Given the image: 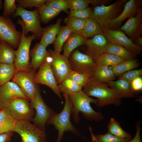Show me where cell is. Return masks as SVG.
I'll return each instance as SVG.
<instances>
[{"mask_svg": "<svg viewBox=\"0 0 142 142\" xmlns=\"http://www.w3.org/2000/svg\"><path fill=\"white\" fill-rule=\"evenodd\" d=\"M105 83L89 77L83 91L88 96L97 98V106L104 107L111 104L118 106L121 103L122 98Z\"/></svg>", "mask_w": 142, "mask_h": 142, "instance_id": "6da1fadb", "label": "cell"}, {"mask_svg": "<svg viewBox=\"0 0 142 142\" xmlns=\"http://www.w3.org/2000/svg\"><path fill=\"white\" fill-rule=\"evenodd\" d=\"M73 104L72 114L74 122L79 123L80 118L79 113L80 112L84 117L90 121H99L103 120L104 117L100 112L94 110L90 103H93L97 105V99H93L86 95L82 90L78 92L69 96Z\"/></svg>", "mask_w": 142, "mask_h": 142, "instance_id": "7a4b0ae2", "label": "cell"}, {"mask_svg": "<svg viewBox=\"0 0 142 142\" xmlns=\"http://www.w3.org/2000/svg\"><path fill=\"white\" fill-rule=\"evenodd\" d=\"M65 100L63 108L61 112L55 113L48 121V124H52L58 131L57 138L55 142H61L65 131L71 132L78 136L82 137L79 130L72 124L70 120L73 104L69 96L63 94Z\"/></svg>", "mask_w": 142, "mask_h": 142, "instance_id": "3957f363", "label": "cell"}, {"mask_svg": "<svg viewBox=\"0 0 142 142\" xmlns=\"http://www.w3.org/2000/svg\"><path fill=\"white\" fill-rule=\"evenodd\" d=\"M17 22L21 25L22 32L18 49L16 51V58L14 64L17 70L30 72L32 70L29 62L30 48L32 41L36 37L33 34L27 36H26L22 21L20 19Z\"/></svg>", "mask_w": 142, "mask_h": 142, "instance_id": "277c9868", "label": "cell"}, {"mask_svg": "<svg viewBox=\"0 0 142 142\" xmlns=\"http://www.w3.org/2000/svg\"><path fill=\"white\" fill-rule=\"evenodd\" d=\"M127 1V0H118L109 6H97L94 8L91 18L99 24L102 29L105 28L110 21L121 13Z\"/></svg>", "mask_w": 142, "mask_h": 142, "instance_id": "5b68a950", "label": "cell"}, {"mask_svg": "<svg viewBox=\"0 0 142 142\" xmlns=\"http://www.w3.org/2000/svg\"><path fill=\"white\" fill-rule=\"evenodd\" d=\"M68 59L71 70L92 77L97 64L89 56L76 50L72 52Z\"/></svg>", "mask_w": 142, "mask_h": 142, "instance_id": "8992f818", "label": "cell"}, {"mask_svg": "<svg viewBox=\"0 0 142 142\" xmlns=\"http://www.w3.org/2000/svg\"><path fill=\"white\" fill-rule=\"evenodd\" d=\"M15 16H19L22 19L24 27V33L26 36L31 32L36 38H41L43 28L41 27L38 8L34 10H26L17 5V8Z\"/></svg>", "mask_w": 142, "mask_h": 142, "instance_id": "52a82bcc", "label": "cell"}, {"mask_svg": "<svg viewBox=\"0 0 142 142\" xmlns=\"http://www.w3.org/2000/svg\"><path fill=\"white\" fill-rule=\"evenodd\" d=\"M30 102L31 106L36 111L35 115L32 121L34 124L45 131L46 124L55 113L45 104L37 86L34 98Z\"/></svg>", "mask_w": 142, "mask_h": 142, "instance_id": "ba28073f", "label": "cell"}, {"mask_svg": "<svg viewBox=\"0 0 142 142\" xmlns=\"http://www.w3.org/2000/svg\"><path fill=\"white\" fill-rule=\"evenodd\" d=\"M12 131L20 135L22 142H46L45 131L30 121H17Z\"/></svg>", "mask_w": 142, "mask_h": 142, "instance_id": "9c48e42d", "label": "cell"}, {"mask_svg": "<svg viewBox=\"0 0 142 142\" xmlns=\"http://www.w3.org/2000/svg\"><path fill=\"white\" fill-rule=\"evenodd\" d=\"M29 101L17 98L11 101L6 108L17 121H30L34 117V112Z\"/></svg>", "mask_w": 142, "mask_h": 142, "instance_id": "30bf717a", "label": "cell"}, {"mask_svg": "<svg viewBox=\"0 0 142 142\" xmlns=\"http://www.w3.org/2000/svg\"><path fill=\"white\" fill-rule=\"evenodd\" d=\"M52 57H47L39 67L34 79L35 84H40L50 87L61 99L62 98L58 85L51 66Z\"/></svg>", "mask_w": 142, "mask_h": 142, "instance_id": "8fae6325", "label": "cell"}, {"mask_svg": "<svg viewBox=\"0 0 142 142\" xmlns=\"http://www.w3.org/2000/svg\"><path fill=\"white\" fill-rule=\"evenodd\" d=\"M102 29V34L107 38L109 42L121 46L136 55L141 54V46L134 43L133 40L128 37L122 31L112 29L107 27Z\"/></svg>", "mask_w": 142, "mask_h": 142, "instance_id": "7c38bea8", "label": "cell"}, {"mask_svg": "<svg viewBox=\"0 0 142 142\" xmlns=\"http://www.w3.org/2000/svg\"><path fill=\"white\" fill-rule=\"evenodd\" d=\"M36 71L33 70L26 72L16 70L12 82L20 88L25 96L30 101L33 99L37 85L34 82Z\"/></svg>", "mask_w": 142, "mask_h": 142, "instance_id": "4fadbf2b", "label": "cell"}, {"mask_svg": "<svg viewBox=\"0 0 142 142\" xmlns=\"http://www.w3.org/2000/svg\"><path fill=\"white\" fill-rule=\"evenodd\" d=\"M22 33L16 29V26L9 18L0 15V38L13 47H18Z\"/></svg>", "mask_w": 142, "mask_h": 142, "instance_id": "5bb4252c", "label": "cell"}, {"mask_svg": "<svg viewBox=\"0 0 142 142\" xmlns=\"http://www.w3.org/2000/svg\"><path fill=\"white\" fill-rule=\"evenodd\" d=\"M51 66L57 83L59 84L68 77L71 69L68 58L60 53L50 49Z\"/></svg>", "mask_w": 142, "mask_h": 142, "instance_id": "9a60e30c", "label": "cell"}, {"mask_svg": "<svg viewBox=\"0 0 142 142\" xmlns=\"http://www.w3.org/2000/svg\"><path fill=\"white\" fill-rule=\"evenodd\" d=\"M141 6V0H130L127 1L122 11L116 18L109 22L107 27L112 29H118L125 19L136 15L139 8Z\"/></svg>", "mask_w": 142, "mask_h": 142, "instance_id": "2e32d148", "label": "cell"}, {"mask_svg": "<svg viewBox=\"0 0 142 142\" xmlns=\"http://www.w3.org/2000/svg\"><path fill=\"white\" fill-rule=\"evenodd\" d=\"M18 98L29 100L19 87L13 82L9 81L0 86V105L2 109L6 108L11 101Z\"/></svg>", "mask_w": 142, "mask_h": 142, "instance_id": "e0dca14e", "label": "cell"}, {"mask_svg": "<svg viewBox=\"0 0 142 142\" xmlns=\"http://www.w3.org/2000/svg\"><path fill=\"white\" fill-rule=\"evenodd\" d=\"M108 42L107 38L102 34L87 39L85 44L86 46L85 54L95 62L100 55L105 53V48Z\"/></svg>", "mask_w": 142, "mask_h": 142, "instance_id": "ac0fdd59", "label": "cell"}, {"mask_svg": "<svg viewBox=\"0 0 142 142\" xmlns=\"http://www.w3.org/2000/svg\"><path fill=\"white\" fill-rule=\"evenodd\" d=\"M118 29L123 31L133 40L140 36L142 33V10L140 7L136 15L129 18Z\"/></svg>", "mask_w": 142, "mask_h": 142, "instance_id": "d6986e66", "label": "cell"}, {"mask_svg": "<svg viewBox=\"0 0 142 142\" xmlns=\"http://www.w3.org/2000/svg\"><path fill=\"white\" fill-rule=\"evenodd\" d=\"M30 54L31 67L32 70L36 71L50 55L46 48L40 43L36 44L31 50Z\"/></svg>", "mask_w": 142, "mask_h": 142, "instance_id": "ffe728a7", "label": "cell"}, {"mask_svg": "<svg viewBox=\"0 0 142 142\" xmlns=\"http://www.w3.org/2000/svg\"><path fill=\"white\" fill-rule=\"evenodd\" d=\"M62 19L58 18L54 24L43 28L42 35L39 42L46 48L49 44L54 43L61 27Z\"/></svg>", "mask_w": 142, "mask_h": 142, "instance_id": "44dd1931", "label": "cell"}, {"mask_svg": "<svg viewBox=\"0 0 142 142\" xmlns=\"http://www.w3.org/2000/svg\"><path fill=\"white\" fill-rule=\"evenodd\" d=\"M87 39L81 35L72 33L63 45V55L68 58L75 49L85 45Z\"/></svg>", "mask_w": 142, "mask_h": 142, "instance_id": "7402d4cb", "label": "cell"}, {"mask_svg": "<svg viewBox=\"0 0 142 142\" xmlns=\"http://www.w3.org/2000/svg\"><path fill=\"white\" fill-rule=\"evenodd\" d=\"M108 84L110 88L122 98L137 97L132 92L130 84L124 80L119 79L115 81H110Z\"/></svg>", "mask_w": 142, "mask_h": 142, "instance_id": "603a6c76", "label": "cell"}, {"mask_svg": "<svg viewBox=\"0 0 142 142\" xmlns=\"http://www.w3.org/2000/svg\"><path fill=\"white\" fill-rule=\"evenodd\" d=\"M17 122L6 108L2 109L0 110V134L12 131Z\"/></svg>", "mask_w": 142, "mask_h": 142, "instance_id": "cb8c5ba5", "label": "cell"}, {"mask_svg": "<svg viewBox=\"0 0 142 142\" xmlns=\"http://www.w3.org/2000/svg\"><path fill=\"white\" fill-rule=\"evenodd\" d=\"M115 77L111 67L97 64L92 77L99 82L108 83L114 80Z\"/></svg>", "mask_w": 142, "mask_h": 142, "instance_id": "d4e9b609", "label": "cell"}, {"mask_svg": "<svg viewBox=\"0 0 142 142\" xmlns=\"http://www.w3.org/2000/svg\"><path fill=\"white\" fill-rule=\"evenodd\" d=\"M105 53L114 55L126 60L135 59L136 55L121 46L109 42L105 48Z\"/></svg>", "mask_w": 142, "mask_h": 142, "instance_id": "484cf974", "label": "cell"}, {"mask_svg": "<svg viewBox=\"0 0 142 142\" xmlns=\"http://www.w3.org/2000/svg\"><path fill=\"white\" fill-rule=\"evenodd\" d=\"M103 34V29L99 24L94 19L90 18L86 20L81 35L87 39Z\"/></svg>", "mask_w": 142, "mask_h": 142, "instance_id": "4316f807", "label": "cell"}, {"mask_svg": "<svg viewBox=\"0 0 142 142\" xmlns=\"http://www.w3.org/2000/svg\"><path fill=\"white\" fill-rule=\"evenodd\" d=\"M8 43L0 42V63L14 64L16 58V51Z\"/></svg>", "mask_w": 142, "mask_h": 142, "instance_id": "83f0119b", "label": "cell"}, {"mask_svg": "<svg viewBox=\"0 0 142 142\" xmlns=\"http://www.w3.org/2000/svg\"><path fill=\"white\" fill-rule=\"evenodd\" d=\"M70 11L83 9L88 7L90 4L105 5L109 3V0H66Z\"/></svg>", "mask_w": 142, "mask_h": 142, "instance_id": "f1b7e54d", "label": "cell"}, {"mask_svg": "<svg viewBox=\"0 0 142 142\" xmlns=\"http://www.w3.org/2000/svg\"><path fill=\"white\" fill-rule=\"evenodd\" d=\"M72 33L67 26H61L53 43L54 50L60 53L64 43Z\"/></svg>", "mask_w": 142, "mask_h": 142, "instance_id": "f546056e", "label": "cell"}, {"mask_svg": "<svg viewBox=\"0 0 142 142\" xmlns=\"http://www.w3.org/2000/svg\"><path fill=\"white\" fill-rule=\"evenodd\" d=\"M138 60L135 59L126 60L114 66L112 69L116 76H119L129 71L138 67L140 65Z\"/></svg>", "mask_w": 142, "mask_h": 142, "instance_id": "4dcf8cb0", "label": "cell"}, {"mask_svg": "<svg viewBox=\"0 0 142 142\" xmlns=\"http://www.w3.org/2000/svg\"><path fill=\"white\" fill-rule=\"evenodd\" d=\"M108 133L119 138L131 139L132 136L125 131L115 119L111 118L108 125Z\"/></svg>", "mask_w": 142, "mask_h": 142, "instance_id": "1f68e13d", "label": "cell"}, {"mask_svg": "<svg viewBox=\"0 0 142 142\" xmlns=\"http://www.w3.org/2000/svg\"><path fill=\"white\" fill-rule=\"evenodd\" d=\"M126 60L114 55L104 53L100 55L95 62L97 64L109 66H114Z\"/></svg>", "mask_w": 142, "mask_h": 142, "instance_id": "d6a6232c", "label": "cell"}, {"mask_svg": "<svg viewBox=\"0 0 142 142\" xmlns=\"http://www.w3.org/2000/svg\"><path fill=\"white\" fill-rule=\"evenodd\" d=\"M58 85L60 92L69 96L82 90L83 87L75 83L68 77L65 78Z\"/></svg>", "mask_w": 142, "mask_h": 142, "instance_id": "836d02e7", "label": "cell"}, {"mask_svg": "<svg viewBox=\"0 0 142 142\" xmlns=\"http://www.w3.org/2000/svg\"><path fill=\"white\" fill-rule=\"evenodd\" d=\"M16 69L14 64L0 63V86L13 79Z\"/></svg>", "mask_w": 142, "mask_h": 142, "instance_id": "e575fe53", "label": "cell"}, {"mask_svg": "<svg viewBox=\"0 0 142 142\" xmlns=\"http://www.w3.org/2000/svg\"><path fill=\"white\" fill-rule=\"evenodd\" d=\"M86 20L68 16L65 18L64 22L72 33L81 35Z\"/></svg>", "mask_w": 142, "mask_h": 142, "instance_id": "d590c367", "label": "cell"}, {"mask_svg": "<svg viewBox=\"0 0 142 142\" xmlns=\"http://www.w3.org/2000/svg\"><path fill=\"white\" fill-rule=\"evenodd\" d=\"M38 9L40 20L44 23H48L59 13L45 3L41 4Z\"/></svg>", "mask_w": 142, "mask_h": 142, "instance_id": "8d00e7d4", "label": "cell"}, {"mask_svg": "<svg viewBox=\"0 0 142 142\" xmlns=\"http://www.w3.org/2000/svg\"><path fill=\"white\" fill-rule=\"evenodd\" d=\"M89 128L92 138L91 142H129L131 139L118 138L108 132L104 134L94 135L92 128L89 126Z\"/></svg>", "mask_w": 142, "mask_h": 142, "instance_id": "74e56055", "label": "cell"}, {"mask_svg": "<svg viewBox=\"0 0 142 142\" xmlns=\"http://www.w3.org/2000/svg\"><path fill=\"white\" fill-rule=\"evenodd\" d=\"M45 3L59 13L62 11L68 14L69 13L68 5L66 0H47Z\"/></svg>", "mask_w": 142, "mask_h": 142, "instance_id": "f35d334b", "label": "cell"}, {"mask_svg": "<svg viewBox=\"0 0 142 142\" xmlns=\"http://www.w3.org/2000/svg\"><path fill=\"white\" fill-rule=\"evenodd\" d=\"M68 77L75 83L82 87L86 84L89 78L84 74L71 70Z\"/></svg>", "mask_w": 142, "mask_h": 142, "instance_id": "ab89813d", "label": "cell"}, {"mask_svg": "<svg viewBox=\"0 0 142 142\" xmlns=\"http://www.w3.org/2000/svg\"><path fill=\"white\" fill-rule=\"evenodd\" d=\"M15 0H4V2L3 16L6 18L9 17L16 12L17 6Z\"/></svg>", "mask_w": 142, "mask_h": 142, "instance_id": "60d3db41", "label": "cell"}, {"mask_svg": "<svg viewBox=\"0 0 142 142\" xmlns=\"http://www.w3.org/2000/svg\"><path fill=\"white\" fill-rule=\"evenodd\" d=\"M93 10L89 7L85 9L75 11H70L68 13V16L79 19H87L91 18Z\"/></svg>", "mask_w": 142, "mask_h": 142, "instance_id": "b9f144b4", "label": "cell"}, {"mask_svg": "<svg viewBox=\"0 0 142 142\" xmlns=\"http://www.w3.org/2000/svg\"><path fill=\"white\" fill-rule=\"evenodd\" d=\"M46 0H17L16 2L18 5L21 7L31 8L33 7H39L41 4L45 3Z\"/></svg>", "mask_w": 142, "mask_h": 142, "instance_id": "7bdbcfd3", "label": "cell"}, {"mask_svg": "<svg viewBox=\"0 0 142 142\" xmlns=\"http://www.w3.org/2000/svg\"><path fill=\"white\" fill-rule=\"evenodd\" d=\"M142 75V69L131 70L119 76V79L125 80L130 84L131 82L134 79L137 77L141 76Z\"/></svg>", "mask_w": 142, "mask_h": 142, "instance_id": "ee69618b", "label": "cell"}, {"mask_svg": "<svg viewBox=\"0 0 142 142\" xmlns=\"http://www.w3.org/2000/svg\"><path fill=\"white\" fill-rule=\"evenodd\" d=\"M130 85L131 90L133 94L135 92L141 91L142 90L141 77H139L135 78L131 82Z\"/></svg>", "mask_w": 142, "mask_h": 142, "instance_id": "f6af8a7d", "label": "cell"}, {"mask_svg": "<svg viewBox=\"0 0 142 142\" xmlns=\"http://www.w3.org/2000/svg\"><path fill=\"white\" fill-rule=\"evenodd\" d=\"M141 121L139 120L136 124V132L135 135L133 139H131L129 142H141L140 137V127Z\"/></svg>", "mask_w": 142, "mask_h": 142, "instance_id": "bcb514c9", "label": "cell"}, {"mask_svg": "<svg viewBox=\"0 0 142 142\" xmlns=\"http://www.w3.org/2000/svg\"><path fill=\"white\" fill-rule=\"evenodd\" d=\"M12 135V131L0 134V142H9Z\"/></svg>", "mask_w": 142, "mask_h": 142, "instance_id": "7dc6e473", "label": "cell"}, {"mask_svg": "<svg viewBox=\"0 0 142 142\" xmlns=\"http://www.w3.org/2000/svg\"><path fill=\"white\" fill-rule=\"evenodd\" d=\"M137 44L138 45L141 46L142 45V37H139L134 40Z\"/></svg>", "mask_w": 142, "mask_h": 142, "instance_id": "c3c4849f", "label": "cell"}, {"mask_svg": "<svg viewBox=\"0 0 142 142\" xmlns=\"http://www.w3.org/2000/svg\"><path fill=\"white\" fill-rule=\"evenodd\" d=\"M2 1L1 0H0V9H1L2 8Z\"/></svg>", "mask_w": 142, "mask_h": 142, "instance_id": "681fc988", "label": "cell"}, {"mask_svg": "<svg viewBox=\"0 0 142 142\" xmlns=\"http://www.w3.org/2000/svg\"><path fill=\"white\" fill-rule=\"evenodd\" d=\"M2 109V108H1V107L0 106V110H1Z\"/></svg>", "mask_w": 142, "mask_h": 142, "instance_id": "f907efd6", "label": "cell"}, {"mask_svg": "<svg viewBox=\"0 0 142 142\" xmlns=\"http://www.w3.org/2000/svg\"><path fill=\"white\" fill-rule=\"evenodd\" d=\"M1 40L0 38V42H1Z\"/></svg>", "mask_w": 142, "mask_h": 142, "instance_id": "816d5d0a", "label": "cell"}]
</instances>
